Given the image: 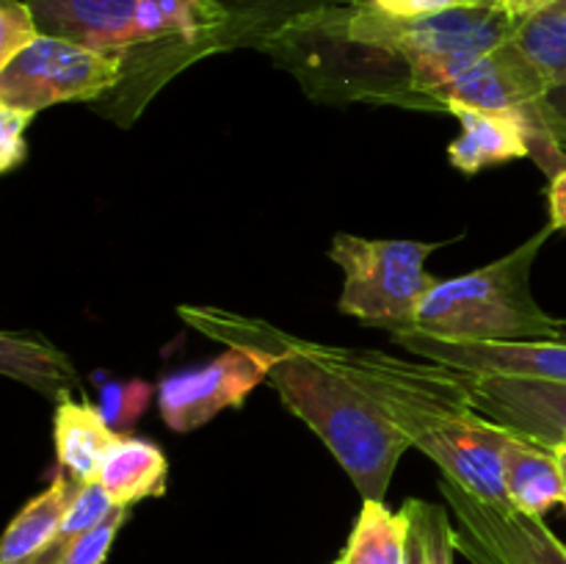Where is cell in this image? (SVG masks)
Instances as JSON below:
<instances>
[{
  "mask_svg": "<svg viewBox=\"0 0 566 564\" xmlns=\"http://www.w3.org/2000/svg\"><path fill=\"white\" fill-rule=\"evenodd\" d=\"M553 453H556L558 468H562V476H564V487H566V442H564V446L553 448ZM564 506H566V503H564Z\"/></svg>",
  "mask_w": 566,
  "mask_h": 564,
  "instance_id": "obj_29",
  "label": "cell"
},
{
  "mask_svg": "<svg viewBox=\"0 0 566 564\" xmlns=\"http://www.w3.org/2000/svg\"><path fill=\"white\" fill-rule=\"evenodd\" d=\"M440 243L412 238H363L337 232L329 258L343 269L340 313L387 332L412 330L420 304L437 285L426 260Z\"/></svg>",
  "mask_w": 566,
  "mask_h": 564,
  "instance_id": "obj_6",
  "label": "cell"
},
{
  "mask_svg": "<svg viewBox=\"0 0 566 564\" xmlns=\"http://www.w3.org/2000/svg\"><path fill=\"white\" fill-rule=\"evenodd\" d=\"M501 3L506 6V9L512 11V14L517 17V20H523V17H528L531 11L542 9V6L553 3V0H501Z\"/></svg>",
  "mask_w": 566,
  "mask_h": 564,
  "instance_id": "obj_28",
  "label": "cell"
},
{
  "mask_svg": "<svg viewBox=\"0 0 566 564\" xmlns=\"http://www.w3.org/2000/svg\"><path fill=\"white\" fill-rule=\"evenodd\" d=\"M514 44L531 61L551 92L566 83V3L553 0L517 22Z\"/></svg>",
  "mask_w": 566,
  "mask_h": 564,
  "instance_id": "obj_19",
  "label": "cell"
},
{
  "mask_svg": "<svg viewBox=\"0 0 566 564\" xmlns=\"http://www.w3.org/2000/svg\"><path fill=\"white\" fill-rule=\"evenodd\" d=\"M564 88H566V83H564Z\"/></svg>",
  "mask_w": 566,
  "mask_h": 564,
  "instance_id": "obj_31",
  "label": "cell"
},
{
  "mask_svg": "<svg viewBox=\"0 0 566 564\" xmlns=\"http://www.w3.org/2000/svg\"><path fill=\"white\" fill-rule=\"evenodd\" d=\"M0 370L9 379L33 387L55 404L70 398L77 385V370L64 352L33 332H11L0 335Z\"/></svg>",
  "mask_w": 566,
  "mask_h": 564,
  "instance_id": "obj_17",
  "label": "cell"
},
{
  "mask_svg": "<svg viewBox=\"0 0 566 564\" xmlns=\"http://www.w3.org/2000/svg\"><path fill=\"white\" fill-rule=\"evenodd\" d=\"M127 514H130V509L116 506L103 523H97L94 529H88L86 534L77 536L55 564H105V558H108L111 547H114L116 542V534H119L122 525H125Z\"/></svg>",
  "mask_w": 566,
  "mask_h": 564,
  "instance_id": "obj_23",
  "label": "cell"
},
{
  "mask_svg": "<svg viewBox=\"0 0 566 564\" xmlns=\"http://www.w3.org/2000/svg\"><path fill=\"white\" fill-rule=\"evenodd\" d=\"M53 440L59 470L81 484H88L97 481L105 457L119 440V431L103 418L97 404L64 398L55 404Z\"/></svg>",
  "mask_w": 566,
  "mask_h": 564,
  "instance_id": "obj_13",
  "label": "cell"
},
{
  "mask_svg": "<svg viewBox=\"0 0 566 564\" xmlns=\"http://www.w3.org/2000/svg\"><path fill=\"white\" fill-rule=\"evenodd\" d=\"M332 365L357 382L392 420L409 446L420 448L442 476L481 501L509 503L503 451L512 431L479 412L457 368L407 359L379 348H343L318 343Z\"/></svg>",
  "mask_w": 566,
  "mask_h": 564,
  "instance_id": "obj_2",
  "label": "cell"
},
{
  "mask_svg": "<svg viewBox=\"0 0 566 564\" xmlns=\"http://www.w3.org/2000/svg\"><path fill=\"white\" fill-rule=\"evenodd\" d=\"M39 36H42V28H39L28 0H3L0 6V66L31 48Z\"/></svg>",
  "mask_w": 566,
  "mask_h": 564,
  "instance_id": "obj_22",
  "label": "cell"
},
{
  "mask_svg": "<svg viewBox=\"0 0 566 564\" xmlns=\"http://www.w3.org/2000/svg\"><path fill=\"white\" fill-rule=\"evenodd\" d=\"M274 348L227 346L199 368L177 370L158 382V412L171 431H193L210 424L221 409L243 407L252 390L269 382Z\"/></svg>",
  "mask_w": 566,
  "mask_h": 564,
  "instance_id": "obj_8",
  "label": "cell"
},
{
  "mask_svg": "<svg viewBox=\"0 0 566 564\" xmlns=\"http://www.w3.org/2000/svg\"><path fill=\"white\" fill-rule=\"evenodd\" d=\"M370 9L381 11L387 17H398V20H415V17L437 14V11L457 9V6L473 3V0H363Z\"/></svg>",
  "mask_w": 566,
  "mask_h": 564,
  "instance_id": "obj_25",
  "label": "cell"
},
{
  "mask_svg": "<svg viewBox=\"0 0 566 564\" xmlns=\"http://www.w3.org/2000/svg\"><path fill=\"white\" fill-rule=\"evenodd\" d=\"M153 398H158V387L147 385L142 379L133 382H111L103 385L99 390V412L103 418L114 426L119 435H125V429H130L138 418L149 409Z\"/></svg>",
  "mask_w": 566,
  "mask_h": 564,
  "instance_id": "obj_21",
  "label": "cell"
},
{
  "mask_svg": "<svg viewBox=\"0 0 566 564\" xmlns=\"http://www.w3.org/2000/svg\"><path fill=\"white\" fill-rule=\"evenodd\" d=\"M409 534H407V564H453L457 547V525L451 523L448 506L409 498L403 503Z\"/></svg>",
  "mask_w": 566,
  "mask_h": 564,
  "instance_id": "obj_20",
  "label": "cell"
},
{
  "mask_svg": "<svg viewBox=\"0 0 566 564\" xmlns=\"http://www.w3.org/2000/svg\"><path fill=\"white\" fill-rule=\"evenodd\" d=\"M553 232L556 227L547 221L501 260L437 282L420 304L412 330L470 343L562 341L566 318L542 310L531 291L536 254Z\"/></svg>",
  "mask_w": 566,
  "mask_h": 564,
  "instance_id": "obj_3",
  "label": "cell"
},
{
  "mask_svg": "<svg viewBox=\"0 0 566 564\" xmlns=\"http://www.w3.org/2000/svg\"><path fill=\"white\" fill-rule=\"evenodd\" d=\"M547 208H551V224L556 230H566V166L551 177V186H547Z\"/></svg>",
  "mask_w": 566,
  "mask_h": 564,
  "instance_id": "obj_26",
  "label": "cell"
},
{
  "mask_svg": "<svg viewBox=\"0 0 566 564\" xmlns=\"http://www.w3.org/2000/svg\"><path fill=\"white\" fill-rule=\"evenodd\" d=\"M33 111L11 108V105H0V171H14L17 166L25 164L28 144L25 130L33 122Z\"/></svg>",
  "mask_w": 566,
  "mask_h": 564,
  "instance_id": "obj_24",
  "label": "cell"
},
{
  "mask_svg": "<svg viewBox=\"0 0 566 564\" xmlns=\"http://www.w3.org/2000/svg\"><path fill=\"white\" fill-rule=\"evenodd\" d=\"M503 484L509 503L534 518H545L566 503V487L553 448L512 435L503 451Z\"/></svg>",
  "mask_w": 566,
  "mask_h": 564,
  "instance_id": "obj_14",
  "label": "cell"
},
{
  "mask_svg": "<svg viewBox=\"0 0 566 564\" xmlns=\"http://www.w3.org/2000/svg\"><path fill=\"white\" fill-rule=\"evenodd\" d=\"M564 3H566V0H564Z\"/></svg>",
  "mask_w": 566,
  "mask_h": 564,
  "instance_id": "obj_32",
  "label": "cell"
},
{
  "mask_svg": "<svg viewBox=\"0 0 566 564\" xmlns=\"http://www.w3.org/2000/svg\"><path fill=\"white\" fill-rule=\"evenodd\" d=\"M77 487L81 481L66 476L64 470H55L53 481L33 495L6 529L0 542V564H31L59 536Z\"/></svg>",
  "mask_w": 566,
  "mask_h": 564,
  "instance_id": "obj_15",
  "label": "cell"
},
{
  "mask_svg": "<svg viewBox=\"0 0 566 564\" xmlns=\"http://www.w3.org/2000/svg\"><path fill=\"white\" fill-rule=\"evenodd\" d=\"M457 547H459V551H462L464 556H468L473 564H501L495 556H492L490 551H486V547H481L479 542L468 540V536L459 534V531H457Z\"/></svg>",
  "mask_w": 566,
  "mask_h": 564,
  "instance_id": "obj_27",
  "label": "cell"
},
{
  "mask_svg": "<svg viewBox=\"0 0 566 564\" xmlns=\"http://www.w3.org/2000/svg\"><path fill=\"white\" fill-rule=\"evenodd\" d=\"M517 22L501 0H473L415 20L387 17L365 3L343 11L348 36L407 61L412 88L429 100L434 111H442L437 103L440 88L470 61L512 42Z\"/></svg>",
  "mask_w": 566,
  "mask_h": 564,
  "instance_id": "obj_4",
  "label": "cell"
},
{
  "mask_svg": "<svg viewBox=\"0 0 566 564\" xmlns=\"http://www.w3.org/2000/svg\"><path fill=\"white\" fill-rule=\"evenodd\" d=\"M407 534L403 509L392 512L385 501H363L346 547L332 564H407Z\"/></svg>",
  "mask_w": 566,
  "mask_h": 564,
  "instance_id": "obj_18",
  "label": "cell"
},
{
  "mask_svg": "<svg viewBox=\"0 0 566 564\" xmlns=\"http://www.w3.org/2000/svg\"><path fill=\"white\" fill-rule=\"evenodd\" d=\"M169 462L155 442L144 437L119 435L111 453L99 468L97 481L116 506H136L144 498H158L166 492Z\"/></svg>",
  "mask_w": 566,
  "mask_h": 564,
  "instance_id": "obj_16",
  "label": "cell"
},
{
  "mask_svg": "<svg viewBox=\"0 0 566 564\" xmlns=\"http://www.w3.org/2000/svg\"><path fill=\"white\" fill-rule=\"evenodd\" d=\"M462 130L448 147V158L464 175L506 160L528 158L534 147V125L514 111H486L473 105H451Z\"/></svg>",
  "mask_w": 566,
  "mask_h": 564,
  "instance_id": "obj_12",
  "label": "cell"
},
{
  "mask_svg": "<svg viewBox=\"0 0 566 564\" xmlns=\"http://www.w3.org/2000/svg\"><path fill=\"white\" fill-rule=\"evenodd\" d=\"M125 81V61L70 39L42 33L31 48L0 66V105L22 111L61 103H92Z\"/></svg>",
  "mask_w": 566,
  "mask_h": 564,
  "instance_id": "obj_7",
  "label": "cell"
},
{
  "mask_svg": "<svg viewBox=\"0 0 566 564\" xmlns=\"http://www.w3.org/2000/svg\"><path fill=\"white\" fill-rule=\"evenodd\" d=\"M484 418L545 448L566 442V382L459 370Z\"/></svg>",
  "mask_w": 566,
  "mask_h": 564,
  "instance_id": "obj_10",
  "label": "cell"
},
{
  "mask_svg": "<svg viewBox=\"0 0 566 564\" xmlns=\"http://www.w3.org/2000/svg\"><path fill=\"white\" fill-rule=\"evenodd\" d=\"M440 490L459 534L479 542L501 564H566V545L547 529L545 518L520 512L512 503L481 501L446 476Z\"/></svg>",
  "mask_w": 566,
  "mask_h": 564,
  "instance_id": "obj_9",
  "label": "cell"
},
{
  "mask_svg": "<svg viewBox=\"0 0 566 564\" xmlns=\"http://www.w3.org/2000/svg\"><path fill=\"white\" fill-rule=\"evenodd\" d=\"M28 6L42 33L125 64L144 48H197L230 20L221 0H28Z\"/></svg>",
  "mask_w": 566,
  "mask_h": 564,
  "instance_id": "obj_5",
  "label": "cell"
},
{
  "mask_svg": "<svg viewBox=\"0 0 566 564\" xmlns=\"http://www.w3.org/2000/svg\"><path fill=\"white\" fill-rule=\"evenodd\" d=\"M564 341H566V330H564Z\"/></svg>",
  "mask_w": 566,
  "mask_h": 564,
  "instance_id": "obj_30",
  "label": "cell"
},
{
  "mask_svg": "<svg viewBox=\"0 0 566 564\" xmlns=\"http://www.w3.org/2000/svg\"><path fill=\"white\" fill-rule=\"evenodd\" d=\"M396 346L429 363L448 365L473 374H512L534 379L566 382V341H512V343H470L446 341L418 330L392 332Z\"/></svg>",
  "mask_w": 566,
  "mask_h": 564,
  "instance_id": "obj_11",
  "label": "cell"
},
{
  "mask_svg": "<svg viewBox=\"0 0 566 564\" xmlns=\"http://www.w3.org/2000/svg\"><path fill=\"white\" fill-rule=\"evenodd\" d=\"M180 315L193 330L224 346L243 343L274 348L269 382L282 404L321 437L363 501H385L392 473L412 446L385 409L318 352V343L227 310L180 307Z\"/></svg>",
  "mask_w": 566,
  "mask_h": 564,
  "instance_id": "obj_1",
  "label": "cell"
}]
</instances>
